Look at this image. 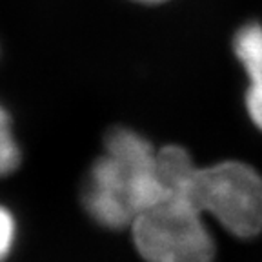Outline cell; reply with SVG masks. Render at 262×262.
<instances>
[{
  "mask_svg": "<svg viewBox=\"0 0 262 262\" xmlns=\"http://www.w3.org/2000/svg\"><path fill=\"white\" fill-rule=\"evenodd\" d=\"M162 191L159 147L129 126L110 127L78 188V202L93 224L129 231Z\"/></svg>",
  "mask_w": 262,
  "mask_h": 262,
  "instance_id": "cell-1",
  "label": "cell"
},
{
  "mask_svg": "<svg viewBox=\"0 0 262 262\" xmlns=\"http://www.w3.org/2000/svg\"><path fill=\"white\" fill-rule=\"evenodd\" d=\"M162 191L137 221L129 237L144 262H213L215 241L189 186L196 164L184 147H159Z\"/></svg>",
  "mask_w": 262,
  "mask_h": 262,
  "instance_id": "cell-2",
  "label": "cell"
},
{
  "mask_svg": "<svg viewBox=\"0 0 262 262\" xmlns=\"http://www.w3.org/2000/svg\"><path fill=\"white\" fill-rule=\"evenodd\" d=\"M193 202L229 235L253 238L262 233V175L241 160L196 166L189 186Z\"/></svg>",
  "mask_w": 262,
  "mask_h": 262,
  "instance_id": "cell-3",
  "label": "cell"
},
{
  "mask_svg": "<svg viewBox=\"0 0 262 262\" xmlns=\"http://www.w3.org/2000/svg\"><path fill=\"white\" fill-rule=\"evenodd\" d=\"M233 49L248 77L246 111L253 126L262 131V26L257 22L242 26L233 38Z\"/></svg>",
  "mask_w": 262,
  "mask_h": 262,
  "instance_id": "cell-4",
  "label": "cell"
},
{
  "mask_svg": "<svg viewBox=\"0 0 262 262\" xmlns=\"http://www.w3.org/2000/svg\"><path fill=\"white\" fill-rule=\"evenodd\" d=\"M24 164V149L11 111L0 100V180L15 175Z\"/></svg>",
  "mask_w": 262,
  "mask_h": 262,
  "instance_id": "cell-5",
  "label": "cell"
},
{
  "mask_svg": "<svg viewBox=\"0 0 262 262\" xmlns=\"http://www.w3.org/2000/svg\"><path fill=\"white\" fill-rule=\"evenodd\" d=\"M20 241V221L15 209L0 201V262H9Z\"/></svg>",
  "mask_w": 262,
  "mask_h": 262,
  "instance_id": "cell-6",
  "label": "cell"
},
{
  "mask_svg": "<svg viewBox=\"0 0 262 262\" xmlns=\"http://www.w3.org/2000/svg\"><path fill=\"white\" fill-rule=\"evenodd\" d=\"M139 2H162V0H139Z\"/></svg>",
  "mask_w": 262,
  "mask_h": 262,
  "instance_id": "cell-7",
  "label": "cell"
}]
</instances>
